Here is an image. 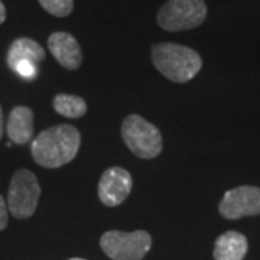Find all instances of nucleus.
<instances>
[{"instance_id":"f257e3e1","label":"nucleus","mask_w":260,"mask_h":260,"mask_svg":"<svg viewBox=\"0 0 260 260\" xmlns=\"http://www.w3.org/2000/svg\"><path fill=\"white\" fill-rule=\"evenodd\" d=\"M81 145V135L71 124H56L41 132L32 140L30 152L38 165L59 168L70 164L77 156Z\"/></svg>"},{"instance_id":"f03ea898","label":"nucleus","mask_w":260,"mask_h":260,"mask_svg":"<svg viewBox=\"0 0 260 260\" xmlns=\"http://www.w3.org/2000/svg\"><path fill=\"white\" fill-rule=\"evenodd\" d=\"M152 62L164 77L178 84L191 81L203 68V59L197 51L172 42L153 45Z\"/></svg>"},{"instance_id":"7ed1b4c3","label":"nucleus","mask_w":260,"mask_h":260,"mask_svg":"<svg viewBox=\"0 0 260 260\" xmlns=\"http://www.w3.org/2000/svg\"><path fill=\"white\" fill-rule=\"evenodd\" d=\"M121 138L129 150L140 159H153L164 148L160 130L139 114H129L121 123Z\"/></svg>"},{"instance_id":"20e7f679","label":"nucleus","mask_w":260,"mask_h":260,"mask_svg":"<svg viewBox=\"0 0 260 260\" xmlns=\"http://www.w3.org/2000/svg\"><path fill=\"white\" fill-rule=\"evenodd\" d=\"M100 246L112 260H142L152 247V236L145 230H110L102 236Z\"/></svg>"},{"instance_id":"39448f33","label":"nucleus","mask_w":260,"mask_h":260,"mask_svg":"<svg viewBox=\"0 0 260 260\" xmlns=\"http://www.w3.org/2000/svg\"><path fill=\"white\" fill-rule=\"evenodd\" d=\"M41 198V185L37 175L28 169H19L12 178L8 191V210L18 218L25 220L37 211Z\"/></svg>"},{"instance_id":"423d86ee","label":"nucleus","mask_w":260,"mask_h":260,"mask_svg":"<svg viewBox=\"0 0 260 260\" xmlns=\"http://www.w3.org/2000/svg\"><path fill=\"white\" fill-rule=\"evenodd\" d=\"M207 18L204 0H168L159 9L158 23L168 32L188 30L200 26Z\"/></svg>"},{"instance_id":"0eeeda50","label":"nucleus","mask_w":260,"mask_h":260,"mask_svg":"<svg viewBox=\"0 0 260 260\" xmlns=\"http://www.w3.org/2000/svg\"><path fill=\"white\" fill-rule=\"evenodd\" d=\"M218 211L227 220H239L260 214V188L242 185L224 194Z\"/></svg>"},{"instance_id":"6e6552de","label":"nucleus","mask_w":260,"mask_h":260,"mask_svg":"<svg viewBox=\"0 0 260 260\" xmlns=\"http://www.w3.org/2000/svg\"><path fill=\"white\" fill-rule=\"evenodd\" d=\"M133 188V179L127 169L120 167L109 168L104 171L99 182V198L107 207L120 205Z\"/></svg>"},{"instance_id":"1a4fd4ad","label":"nucleus","mask_w":260,"mask_h":260,"mask_svg":"<svg viewBox=\"0 0 260 260\" xmlns=\"http://www.w3.org/2000/svg\"><path fill=\"white\" fill-rule=\"evenodd\" d=\"M48 48L56 61L67 70H78L83 64V51L78 41L68 32H55L48 38Z\"/></svg>"},{"instance_id":"9d476101","label":"nucleus","mask_w":260,"mask_h":260,"mask_svg":"<svg viewBox=\"0 0 260 260\" xmlns=\"http://www.w3.org/2000/svg\"><path fill=\"white\" fill-rule=\"evenodd\" d=\"M6 132L13 143H28L34 136V112L26 106L15 107L9 114Z\"/></svg>"},{"instance_id":"9b49d317","label":"nucleus","mask_w":260,"mask_h":260,"mask_svg":"<svg viewBox=\"0 0 260 260\" xmlns=\"http://www.w3.org/2000/svg\"><path fill=\"white\" fill-rule=\"evenodd\" d=\"M249 250L246 236L239 232H225L221 234L214 246L215 260H243Z\"/></svg>"},{"instance_id":"f8f14e48","label":"nucleus","mask_w":260,"mask_h":260,"mask_svg":"<svg viewBox=\"0 0 260 260\" xmlns=\"http://www.w3.org/2000/svg\"><path fill=\"white\" fill-rule=\"evenodd\" d=\"M45 49L30 38H19L13 41L8 52V64L13 70V67L20 61H29L34 64H39L45 59Z\"/></svg>"},{"instance_id":"ddd939ff","label":"nucleus","mask_w":260,"mask_h":260,"mask_svg":"<svg viewBox=\"0 0 260 260\" xmlns=\"http://www.w3.org/2000/svg\"><path fill=\"white\" fill-rule=\"evenodd\" d=\"M52 106L58 114L68 119H80L87 113L85 100L73 94H58L52 102Z\"/></svg>"},{"instance_id":"4468645a","label":"nucleus","mask_w":260,"mask_h":260,"mask_svg":"<svg viewBox=\"0 0 260 260\" xmlns=\"http://www.w3.org/2000/svg\"><path fill=\"white\" fill-rule=\"evenodd\" d=\"M48 13L56 18H65L74 9V0H38Z\"/></svg>"},{"instance_id":"2eb2a0df","label":"nucleus","mask_w":260,"mask_h":260,"mask_svg":"<svg viewBox=\"0 0 260 260\" xmlns=\"http://www.w3.org/2000/svg\"><path fill=\"white\" fill-rule=\"evenodd\" d=\"M13 71L18 75H20L22 78L28 80V81H32L38 75L37 64L29 62V61H20V62H18L13 67Z\"/></svg>"},{"instance_id":"dca6fc26","label":"nucleus","mask_w":260,"mask_h":260,"mask_svg":"<svg viewBox=\"0 0 260 260\" xmlns=\"http://www.w3.org/2000/svg\"><path fill=\"white\" fill-rule=\"evenodd\" d=\"M9 218H8V205L5 203V198L0 195V232L8 227Z\"/></svg>"},{"instance_id":"f3484780","label":"nucleus","mask_w":260,"mask_h":260,"mask_svg":"<svg viewBox=\"0 0 260 260\" xmlns=\"http://www.w3.org/2000/svg\"><path fill=\"white\" fill-rule=\"evenodd\" d=\"M3 132H5V117H3V110L0 106V139L3 138Z\"/></svg>"},{"instance_id":"a211bd4d","label":"nucleus","mask_w":260,"mask_h":260,"mask_svg":"<svg viewBox=\"0 0 260 260\" xmlns=\"http://www.w3.org/2000/svg\"><path fill=\"white\" fill-rule=\"evenodd\" d=\"M5 19H6V8H5V5L0 2V23H3Z\"/></svg>"},{"instance_id":"6ab92c4d","label":"nucleus","mask_w":260,"mask_h":260,"mask_svg":"<svg viewBox=\"0 0 260 260\" xmlns=\"http://www.w3.org/2000/svg\"><path fill=\"white\" fill-rule=\"evenodd\" d=\"M70 260H85V259H80V257H74V259H70Z\"/></svg>"}]
</instances>
